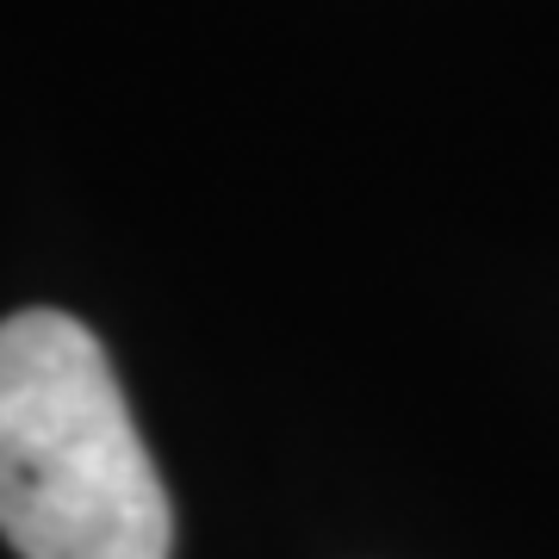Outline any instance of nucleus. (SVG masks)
Masks as SVG:
<instances>
[{
    "mask_svg": "<svg viewBox=\"0 0 559 559\" xmlns=\"http://www.w3.org/2000/svg\"><path fill=\"white\" fill-rule=\"evenodd\" d=\"M0 535L20 559H168L175 516L100 336L69 311L0 323Z\"/></svg>",
    "mask_w": 559,
    "mask_h": 559,
    "instance_id": "nucleus-1",
    "label": "nucleus"
}]
</instances>
